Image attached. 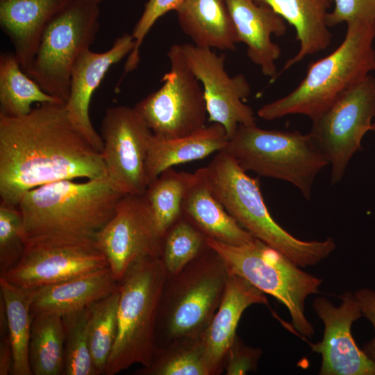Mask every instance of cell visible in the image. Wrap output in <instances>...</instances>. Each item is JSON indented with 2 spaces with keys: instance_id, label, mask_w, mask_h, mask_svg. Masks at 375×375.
Instances as JSON below:
<instances>
[{
  "instance_id": "1",
  "label": "cell",
  "mask_w": 375,
  "mask_h": 375,
  "mask_svg": "<svg viewBox=\"0 0 375 375\" xmlns=\"http://www.w3.org/2000/svg\"><path fill=\"white\" fill-rule=\"evenodd\" d=\"M107 176L102 154L70 120L65 103H44L27 115L0 113L1 201L17 206L39 186Z\"/></svg>"
},
{
  "instance_id": "2",
  "label": "cell",
  "mask_w": 375,
  "mask_h": 375,
  "mask_svg": "<svg viewBox=\"0 0 375 375\" xmlns=\"http://www.w3.org/2000/svg\"><path fill=\"white\" fill-rule=\"evenodd\" d=\"M125 195L107 176L61 180L26 192L18 204L27 244H94Z\"/></svg>"
},
{
  "instance_id": "3",
  "label": "cell",
  "mask_w": 375,
  "mask_h": 375,
  "mask_svg": "<svg viewBox=\"0 0 375 375\" xmlns=\"http://www.w3.org/2000/svg\"><path fill=\"white\" fill-rule=\"evenodd\" d=\"M375 22L347 24L342 43L333 52L310 64L301 83L287 95L262 106V119L290 115L316 117L348 89L375 72Z\"/></svg>"
},
{
  "instance_id": "4",
  "label": "cell",
  "mask_w": 375,
  "mask_h": 375,
  "mask_svg": "<svg viewBox=\"0 0 375 375\" xmlns=\"http://www.w3.org/2000/svg\"><path fill=\"white\" fill-rule=\"evenodd\" d=\"M205 168L214 194L237 223L299 267L315 265L335 250L333 238L304 241L281 226L268 210L258 178L249 176L225 152L216 153Z\"/></svg>"
},
{
  "instance_id": "5",
  "label": "cell",
  "mask_w": 375,
  "mask_h": 375,
  "mask_svg": "<svg viewBox=\"0 0 375 375\" xmlns=\"http://www.w3.org/2000/svg\"><path fill=\"white\" fill-rule=\"evenodd\" d=\"M167 276L161 257L149 256L133 263L119 282L117 334L105 374H117L137 363L143 367L151 364Z\"/></svg>"
},
{
  "instance_id": "6",
  "label": "cell",
  "mask_w": 375,
  "mask_h": 375,
  "mask_svg": "<svg viewBox=\"0 0 375 375\" xmlns=\"http://www.w3.org/2000/svg\"><path fill=\"white\" fill-rule=\"evenodd\" d=\"M228 275L225 262L208 246L179 273L167 276L158 315V348L204 332L219 306Z\"/></svg>"
},
{
  "instance_id": "7",
  "label": "cell",
  "mask_w": 375,
  "mask_h": 375,
  "mask_svg": "<svg viewBox=\"0 0 375 375\" xmlns=\"http://www.w3.org/2000/svg\"><path fill=\"white\" fill-rule=\"evenodd\" d=\"M245 172L294 185L309 200L316 176L329 162L310 135L241 124L222 151Z\"/></svg>"
},
{
  "instance_id": "8",
  "label": "cell",
  "mask_w": 375,
  "mask_h": 375,
  "mask_svg": "<svg viewBox=\"0 0 375 375\" xmlns=\"http://www.w3.org/2000/svg\"><path fill=\"white\" fill-rule=\"evenodd\" d=\"M207 243L225 262L228 272L240 276L288 309L294 329L305 338L315 334L305 315L307 297L319 292L322 279L301 270L280 251L255 238L249 244L227 245L207 238Z\"/></svg>"
},
{
  "instance_id": "9",
  "label": "cell",
  "mask_w": 375,
  "mask_h": 375,
  "mask_svg": "<svg viewBox=\"0 0 375 375\" xmlns=\"http://www.w3.org/2000/svg\"><path fill=\"white\" fill-rule=\"evenodd\" d=\"M99 5L72 0L49 21L26 73L52 97L65 103L73 67L90 49L99 29Z\"/></svg>"
},
{
  "instance_id": "10",
  "label": "cell",
  "mask_w": 375,
  "mask_h": 375,
  "mask_svg": "<svg viewBox=\"0 0 375 375\" xmlns=\"http://www.w3.org/2000/svg\"><path fill=\"white\" fill-rule=\"evenodd\" d=\"M167 56L170 68L162 86L134 108L155 136L176 138L204 128L208 116L202 86L189 69L181 44L172 45Z\"/></svg>"
},
{
  "instance_id": "11",
  "label": "cell",
  "mask_w": 375,
  "mask_h": 375,
  "mask_svg": "<svg viewBox=\"0 0 375 375\" xmlns=\"http://www.w3.org/2000/svg\"><path fill=\"white\" fill-rule=\"evenodd\" d=\"M375 117V78L354 85L311 119L308 133L331 165V182L339 183L352 157L372 131Z\"/></svg>"
},
{
  "instance_id": "12",
  "label": "cell",
  "mask_w": 375,
  "mask_h": 375,
  "mask_svg": "<svg viewBox=\"0 0 375 375\" xmlns=\"http://www.w3.org/2000/svg\"><path fill=\"white\" fill-rule=\"evenodd\" d=\"M153 135L134 107L106 110L100 129L101 154L107 176L124 194H143L148 187L146 162Z\"/></svg>"
},
{
  "instance_id": "13",
  "label": "cell",
  "mask_w": 375,
  "mask_h": 375,
  "mask_svg": "<svg viewBox=\"0 0 375 375\" xmlns=\"http://www.w3.org/2000/svg\"><path fill=\"white\" fill-rule=\"evenodd\" d=\"M162 239L144 194H125L114 215L97 233L94 244L119 282L138 260L161 257Z\"/></svg>"
},
{
  "instance_id": "14",
  "label": "cell",
  "mask_w": 375,
  "mask_h": 375,
  "mask_svg": "<svg viewBox=\"0 0 375 375\" xmlns=\"http://www.w3.org/2000/svg\"><path fill=\"white\" fill-rule=\"evenodd\" d=\"M186 63L200 82L208 120L222 125L231 138L241 124H256L252 108L245 104L251 86L242 74L229 76L225 55L194 44H181Z\"/></svg>"
},
{
  "instance_id": "15",
  "label": "cell",
  "mask_w": 375,
  "mask_h": 375,
  "mask_svg": "<svg viewBox=\"0 0 375 375\" xmlns=\"http://www.w3.org/2000/svg\"><path fill=\"white\" fill-rule=\"evenodd\" d=\"M107 267L105 256L95 244L33 243L26 244L19 261L0 277L35 290Z\"/></svg>"
},
{
  "instance_id": "16",
  "label": "cell",
  "mask_w": 375,
  "mask_h": 375,
  "mask_svg": "<svg viewBox=\"0 0 375 375\" xmlns=\"http://www.w3.org/2000/svg\"><path fill=\"white\" fill-rule=\"evenodd\" d=\"M340 306L324 297H317L313 308L324 324L322 341L310 347L322 356L319 374L375 375V362L356 344L351 333L352 324L362 317L353 294L339 296Z\"/></svg>"
},
{
  "instance_id": "17",
  "label": "cell",
  "mask_w": 375,
  "mask_h": 375,
  "mask_svg": "<svg viewBox=\"0 0 375 375\" xmlns=\"http://www.w3.org/2000/svg\"><path fill=\"white\" fill-rule=\"evenodd\" d=\"M132 35L124 33L107 51L97 53L88 49L76 62L71 75L69 93L65 103L68 116L76 127L101 153L103 142L91 122L90 104L94 91L113 65L133 51Z\"/></svg>"
},
{
  "instance_id": "18",
  "label": "cell",
  "mask_w": 375,
  "mask_h": 375,
  "mask_svg": "<svg viewBox=\"0 0 375 375\" xmlns=\"http://www.w3.org/2000/svg\"><path fill=\"white\" fill-rule=\"evenodd\" d=\"M256 303L268 304L265 293L245 278L228 272L219 306L201 335L210 375L224 371L240 319L247 308Z\"/></svg>"
},
{
  "instance_id": "19",
  "label": "cell",
  "mask_w": 375,
  "mask_h": 375,
  "mask_svg": "<svg viewBox=\"0 0 375 375\" xmlns=\"http://www.w3.org/2000/svg\"><path fill=\"white\" fill-rule=\"evenodd\" d=\"M239 42L247 47L249 59L262 74L274 81L278 76L276 62L280 58V47L272 36H283L286 22L268 6L253 0H226Z\"/></svg>"
},
{
  "instance_id": "20",
  "label": "cell",
  "mask_w": 375,
  "mask_h": 375,
  "mask_svg": "<svg viewBox=\"0 0 375 375\" xmlns=\"http://www.w3.org/2000/svg\"><path fill=\"white\" fill-rule=\"evenodd\" d=\"M182 216L207 238L222 244L242 246L255 240L237 223L214 194L205 167L192 173L183 199Z\"/></svg>"
},
{
  "instance_id": "21",
  "label": "cell",
  "mask_w": 375,
  "mask_h": 375,
  "mask_svg": "<svg viewBox=\"0 0 375 375\" xmlns=\"http://www.w3.org/2000/svg\"><path fill=\"white\" fill-rule=\"evenodd\" d=\"M72 0H0V25L27 73L41 36L52 17Z\"/></svg>"
},
{
  "instance_id": "22",
  "label": "cell",
  "mask_w": 375,
  "mask_h": 375,
  "mask_svg": "<svg viewBox=\"0 0 375 375\" xmlns=\"http://www.w3.org/2000/svg\"><path fill=\"white\" fill-rule=\"evenodd\" d=\"M268 6L296 31L298 52L285 63L278 75L300 62L306 57L326 49L332 33L326 23L331 0H253Z\"/></svg>"
},
{
  "instance_id": "23",
  "label": "cell",
  "mask_w": 375,
  "mask_h": 375,
  "mask_svg": "<svg viewBox=\"0 0 375 375\" xmlns=\"http://www.w3.org/2000/svg\"><path fill=\"white\" fill-rule=\"evenodd\" d=\"M228 139L224 128L217 123L176 138H161L153 135L146 162L148 185L164 171L175 165L201 160L223 151Z\"/></svg>"
},
{
  "instance_id": "24",
  "label": "cell",
  "mask_w": 375,
  "mask_h": 375,
  "mask_svg": "<svg viewBox=\"0 0 375 375\" xmlns=\"http://www.w3.org/2000/svg\"><path fill=\"white\" fill-rule=\"evenodd\" d=\"M119 282L109 267L33 291L32 314L53 312L62 315L86 308L113 292Z\"/></svg>"
},
{
  "instance_id": "25",
  "label": "cell",
  "mask_w": 375,
  "mask_h": 375,
  "mask_svg": "<svg viewBox=\"0 0 375 375\" xmlns=\"http://www.w3.org/2000/svg\"><path fill=\"white\" fill-rule=\"evenodd\" d=\"M176 12L180 27L194 45L235 49L239 40L226 0H185Z\"/></svg>"
},
{
  "instance_id": "26",
  "label": "cell",
  "mask_w": 375,
  "mask_h": 375,
  "mask_svg": "<svg viewBox=\"0 0 375 375\" xmlns=\"http://www.w3.org/2000/svg\"><path fill=\"white\" fill-rule=\"evenodd\" d=\"M34 290L16 286L0 277V297L7 317L12 350L13 375H32L28 347L33 321L31 306Z\"/></svg>"
},
{
  "instance_id": "27",
  "label": "cell",
  "mask_w": 375,
  "mask_h": 375,
  "mask_svg": "<svg viewBox=\"0 0 375 375\" xmlns=\"http://www.w3.org/2000/svg\"><path fill=\"white\" fill-rule=\"evenodd\" d=\"M65 333L62 315L33 314L28 359L34 375L63 374Z\"/></svg>"
},
{
  "instance_id": "28",
  "label": "cell",
  "mask_w": 375,
  "mask_h": 375,
  "mask_svg": "<svg viewBox=\"0 0 375 375\" xmlns=\"http://www.w3.org/2000/svg\"><path fill=\"white\" fill-rule=\"evenodd\" d=\"M62 102L47 93L21 67L13 53L0 56V113L9 117L28 114L33 104ZM63 103V102H62Z\"/></svg>"
},
{
  "instance_id": "29",
  "label": "cell",
  "mask_w": 375,
  "mask_h": 375,
  "mask_svg": "<svg viewBox=\"0 0 375 375\" xmlns=\"http://www.w3.org/2000/svg\"><path fill=\"white\" fill-rule=\"evenodd\" d=\"M192 173L177 172L173 167L150 183L144 196L161 237L182 217V208Z\"/></svg>"
},
{
  "instance_id": "30",
  "label": "cell",
  "mask_w": 375,
  "mask_h": 375,
  "mask_svg": "<svg viewBox=\"0 0 375 375\" xmlns=\"http://www.w3.org/2000/svg\"><path fill=\"white\" fill-rule=\"evenodd\" d=\"M141 375H210L201 335L175 340L157 348Z\"/></svg>"
},
{
  "instance_id": "31",
  "label": "cell",
  "mask_w": 375,
  "mask_h": 375,
  "mask_svg": "<svg viewBox=\"0 0 375 375\" xmlns=\"http://www.w3.org/2000/svg\"><path fill=\"white\" fill-rule=\"evenodd\" d=\"M118 288L108 296L90 305L88 339L98 374H105L109 356L117 334Z\"/></svg>"
},
{
  "instance_id": "32",
  "label": "cell",
  "mask_w": 375,
  "mask_h": 375,
  "mask_svg": "<svg viewBox=\"0 0 375 375\" xmlns=\"http://www.w3.org/2000/svg\"><path fill=\"white\" fill-rule=\"evenodd\" d=\"M208 247L207 237L183 216L162 239L161 259L168 275H176Z\"/></svg>"
},
{
  "instance_id": "33",
  "label": "cell",
  "mask_w": 375,
  "mask_h": 375,
  "mask_svg": "<svg viewBox=\"0 0 375 375\" xmlns=\"http://www.w3.org/2000/svg\"><path fill=\"white\" fill-rule=\"evenodd\" d=\"M89 306L62 315L65 333L64 375H99L89 346Z\"/></svg>"
},
{
  "instance_id": "34",
  "label": "cell",
  "mask_w": 375,
  "mask_h": 375,
  "mask_svg": "<svg viewBox=\"0 0 375 375\" xmlns=\"http://www.w3.org/2000/svg\"><path fill=\"white\" fill-rule=\"evenodd\" d=\"M26 247L18 206L0 202V276L21 259Z\"/></svg>"
},
{
  "instance_id": "35",
  "label": "cell",
  "mask_w": 375,
  "mask_h": 375,
  "mask_svg": "<svg viewBox=\"0 0 375 375\" xmlns=\"http://www.w3.org/2000/svg\"><path fill=\"white\" fill-rule=\"evenodd\" d=\"M185 0H149L131 33L135 42L133 51L124 65V75L133 71L140 62V50L144 38L156 21L169 11H176Z\"/></svg>"
},
{
  "instance_id": "36",
  "label": "cell",
  "mask_w": 375,
  "mask_h": 375,
  "mask_svg": "<svg viewBox=\"0 0 375 375\" xmlns=\"http://www.w3.org/2000/svg\"><path fill=\"white\" fill-rule=\"evenodd\" d=\"M334 8L328 12V27L342 23L375 22V0H331Z\"/></svg>"
},
{
  "instance_id": "37",
  "label": "cell",
  "mask_w": 375,
  "mask_h": 375,
  "mask_svg": "<svg viewBox=\"0 0 375 375\" xmlns=\"http://www.w3.org/2000/svg\"><path fill=\"white\" fill-rule=\"evenodd\" d=\"M261 354L260 349L245 345L236 336L227 353L224 367L226 374L243 375L255 371Z\"/></svg>"
},
{
  "instance_id": "38",
  "label": "cell",
  "mask_w": 375,
  "mask_h": 375,
  "mask_svg": "<svg viewBox=\"0 0 375 375\" xmlns=\"http://www.w3.org/2000/svg\"><path fill=\"white\" fill-rule=\"evenodd\" d=\"M353 294L360 307L362 316L371 322L375 333V290L363 288L356 290ZM362 350L375 362V334L373 340L365 344Z\"/></svg>"
},
{
  "instance_id": "39",
  "label": "cell",
  "mask_w": 375,
  "mask_h": 375,
  "mask_svg": "<svg viewBox=\"0 0 375 375\" xmlns=\"http://www.w3.org/2000/svg\"><path fill=\"white\" fill-rule=\"evenodd\" d=\"M0 375L12 374V350L8 332L0 333Z\"/></svg>"
},
{
  "instance_id": "40",
  "label": "cell",
  "mask_w": 375,
  "mask_h": 375,
  "mask_svg": "<svg viewBox=\"0 0 375 375\" xmlns=\"http://www.w3.org/2000/svg\"><path fill=\"white\" fill-rule=\"evenodd\" d=\"M81 1H85V2L95 4V5H99L103 0H81Z\"/></svg>"
},
{
  "instance_id": "41",
  "label": "cell",
  "mask_w": 375,
  "mask_h": 375,
  "mask_svg": "<svg viewBox=\"0 0 375 375\" xmlns=\"http://www.w3.org/2000/svg\"><path fill=\"white\" fill-rule=\"evenodd\" d=\"M372 131L375 132V117L373 121Z\"/></svg>"
}]
</instances>
